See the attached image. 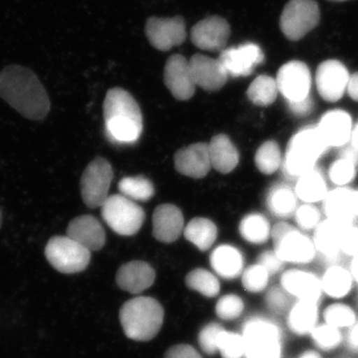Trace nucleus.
Instances as JSON below:
<instances>
[{
	"mask_svg": "<svg viewBox=\"0 0 358 358\" xmlns=\"http://www.w3.org/2000/svg\"><path fill=\"white\" fill-rule=\"evenodd\" d=\"M319 307L317 301H298L294 303L288 315V326L294 334L306 336L312 334L317 326Z\"/></svg>",
	"mask_w": 358,
	"mask_h": 358,
	"instance_id": "nucleus-28",
	"label": "nucleus"
},
{
	"mask_svg": "<svg viewBox=\"0 0 358 358\" xmlns=\"http://www.w3.org/2000/svg\"><path fill=\"white\" fill-rule=\"evenodd\" d=\"M343 159L350 160V162H353V164H357L358 166V152L357 150H355L352 147V145H348V147H343V152H341V157Z\"/></svg>",
	"mask_w": 358,
	"mask_h": 358,
	"instance_id": "nucleus-53",
	"label": "nucleus"
},
{
	"mask_svg": "<svg viewBox=\"0 0 358 358\" xmlns=\"http://www.w3.org/2000/svg\"><path fill=\"white\" fill-rule=\"evenodd\" d=\"M114 171L107 159L96 157L86 167L81 178V194L90 208L101 207L108 199Z\"/></svg>",
	"mask_w": 358,
	"mask_h": 358,
	"instance_id": "nucleus-10",
	"label": "nucleus"
},
{
	"mask_svg": "<svg viewBox=\"0 0 358 358\" xmlns=\"http://www.w3.org/2000/svg\"><path fill=\"white\" fill-rule=\"evenodd\" d=\"M310 334L317 348L327 352L338 348L343 339L339 329L327 324L315 327Z\"/></svg>",
	"mask_w": 358,
	"mask_h": 358,
	"instance_id": "nucleus-42",
	"label": "nucleus"
},
{
	"mask_svg": "<svg viewBox=\"0 0 358 358\" xmlns=\"http://www.w3.org/2000/svg\"><path fill=\"white\" fill-rule=\"evenodd\" d=\"M259 265L262 266L271 275L277 274L284 268V261L277 255V253L273 250L263 252L258 258Z\"/></svg>",
	"mask_w": 358,
	"mask_h": 358,
	"instance_id": "nucleus-47",
	"label": "nucleus"
},
{
	"mask_svg": "<svg viewBox=\"0 0 358 358\" xmlns=\"http://www.w3.org/2000/svg\"><path fill=\"white\" fill-rule=\"evenodd\" d=\"M145 33L150 43L160 51H169L185 41V21L180 16L173 18L152 17L147 21Z\"/></svg>",
	"mask_w": 358,
	"mask_h": 358,
	"instance_id": "nucleus-14",
	"label": "nucleus"
},
{
	"mask_svg": "<svg viewBox=\"0 0 358 358\" xmlns=\"http://www.w3.org/2000/svg\"><path fill=\"white\" fill-rule=\"evenodd\" d=\"M279 95L277 81L274 78L261 75L257 77L247 91L249 100L259 107H267L275 102Z\"/></svg>",
	"mask_w": 358,
	"mask_h": 358,
	"instance_id": "nucleus-34",
	"label": "nucleus"
},
{
	"mask_svg": "<svg viewBox=\"0 0 358 358\" xmlns=\"http://www.w3.org/2000/svg\"><path fill=\"white\" fill-rule=\"evenodd\" d=\"M212 169L227 174L234 171L239 164V152L234 143L226 134H217L208 143Z\"/></svg>",
	"mask_w": 358,
	"mask_h": 358,
	"instance_id": "nucleus-27",
	"label": "nucleus"
},
{
	"mask_svg": "<svg viewBox=\"0 0 358 358\" xmlns=\"http://www.w3.org/2000/svg\"><path fill=\"white\" fill-rule=\"evenodd\" d=\"M355 281L350 271L338 265L329 267L322 279V293L334 299H341L352 291V282Z\"/></svg>",
	"mask_w": 358,
	"mask_h": 358,
	"instance_id": "nucleus-31",
	"label": "nucleus"
},
{
	"mask_svg": "<svg viewBox=\"0 0 358 358\" xmlns=\"http://www.w3.org/2000/svg\"><path fill=\"white\" fill-rule=\"evenodd\" d=\"M185 284L190 289L199 292L207 298H214L220 292V282L209 271L195 268L185 278Z\"/></svg>",
	"mask_w": 358,
	"mask_h": 358,
	"instance_id": "nucleus-36",
	"label": "nucleus"
},
{
	"mask_svg": "<svg viewBox=\"0 0 358 358\" xmlns=\"http://www.w3.org/2000/svg\"><path fill=\"white\" fill-rule=\"evenodd\" d=\"M155 280L154 268L143 261H131L119 268L115 277L117 286L131 294H141L152 287Z\"/></svg>",
	"mask_w": 358,
	"mask_h": 358,
	"instance_id": "nucleus-23",
	"label": "nucleus"
},
{
	"mask_svg": "<svg viewBox=\"0 0 358 358\" xmlns=\"http://www.w3.org/2000/svg\"><path fill=\"white\" fill-rule=\"evenodd\" d=\"M341 253L345 255L357 257L358 255V227L352 225L346 229L341 244Z\"/></svg>",
	"mask_w": 358,
	"mask_h": 358,
	"instance_id": "nucleus-48",
	"label": "nucleus"
},
{
	"mask_svg": "<svg viewBox=\"0 0 358 358\" xmlns=\"http://www.w3.org/2000/svg\"><path fill=\"white\" fill-rule=\"evenodd\" d=\"M357 164L350 160L339 157L329 169V178L336 187H345L357 176Z\"/></svg>",
	"mask_w": 358,
	"mask_h": 358,
	"instance_id": "nucleus-40",
	"label": "nucleus"
},
{
	"mask_svg": "<svg viewBox=\"0 0 358 358\" xmlns=\"http://www.w3.org/2000/svg\"><path fill=\"white\" fill-rule=\"evenodd\" d=\"M352 192L350 187H336L327 192L322 200L327 218L345 225H353L355 214L353 210Z\"/></svg>",
	"mask_w": 358,
	"mask_h": 358,
	"instance_id": "nucleus-25",
	"label": "nucleus"
},
{
	"mask_svg": "<svg viewBox=\"0 0 358 358\" xmlns=\"http://www.w3.org/2000/svg\"><path fill=\"white\" fill-rule=\"evenodd\" d=\"M270 275L265 268L257 263L243 271L242 284L250 293H260L267 288Z\"/></svg>",
	"mask_w": 358,
	"mask_h": 358,
	"instance_id": "nucleus-41",
	"label": "nucleus"
},
{
	"mask_svg": "<svg viewBox=\"0 0 358 358\" xmlns=\"http://www.w3.org/2000/svg\"><path fill=\"white\" fill-rule=\"evenodd\" d=\"M152 225V234L157 241L173 243L185 231V218L176 205L162 204L155 210Z\"/></svg>",
	"mask_w": 358,
	"mask_h": 358,
	"instance_id": "nucleus-21",
	"label": "nucleus"
},
{
	"mask_svg": "<svg viewBox=\"0 0 358 358\" xmlns=\"http://www.w3.org/2000/svg\"><path fill=\"white\" fill-rule=\"evenodd\" d=\"M346 93L355 102H358V72L350 75V81H348Z\"/></svg>",
	"mask_w": 358,
	"mask_h": 358,
	"instance_id": "nucleus-51",
	"label": "nucleus"
},
{
	"mask_svg": "<svg viewBox=\"0 0 358 358\" xmlns=\"http://www.w3.org/2000/svg\"><path fill=\"white\" fill-rule=\"evenodd\" d=\"M350 74L343 63L327 60L320 63L315 73V85L320 96L326 102H338L348 89Z\"/></svg>",
	"mask_w": 358,
	"mask_h": 358,
	"instance_id": "nucleus-12",
	"label": "nucleus"
},
{
	"mask_svg": "<svg viewBox=\"0 0 358 358\" xmlns=\"http://www.w3.org/2000/svg\"><path fill=\"white\" fill-rule=\"evenodd\" d=\"M320 7L315 0H289L280 18L282 34L298 41L319 25Z\"/></svg>",
	"mask_w": 358,
	"mask_h": 358,
	"instance_id": "nucleus-9",
	"label": "nucleus"
},
{
	"mask_svg": "<svg viewBox=\"0 0 358 358\" xmlns=\"http://www.w3.org/2000/svg\"><path fill=\"white\" fill-rule=\"evenodd\" d=\"M298 196L294 188L287 185H275L268 189L266 203L268 211L275 217L287 218L298 209Z\"/></svg>",
	"mask_w": 358,
	"mask_h": 358,
	"instance_id": "nucleus-29",
	"label": "nucleus"
},
{
	"mask_svg": "<svg viewBox=\"0 0 358 358\" xmlns=\"http://www.w3.org/2000/svg\"><path fill=\"white\" fill-rule=\"evenodd\" d=\"M223 329V327L217 322H211L200 331L199 336V345L206 355H213L214 353L218 352L216 341H217L218 334Z\"/></svg>",
	"mask_w": 358,
	"mask_h": 358,
	"instance_id": "nucleus-45",
	"label": "nucleus"
},
{
	"mask_svg": "<svg viewBox=\"0 0 358 358\" xmlns=\"http://www.w3.org/2000/svg\"><path fill=\"white\" fill-rule=\"evenodd\" d=\"M300 358H322L319 353L315 352H307L303 353Z\"/></svg>",
	"mask_w": 358,
	"mask_h": 358,
	"instance_id": "nucleus-57",
	"label": "nucleus"
},
{
	"mask_svg": "<svg viewBox=\"0 0 358 358\" xmlns=\"http://www.w3.org/2000/svg\"><path fill=\"white\" fill-rule=\"evenodd\" d=\"M0 98L32 121H41L50 112L43 84L33 71L23 66L9 65L0 71Z\"/></svg>",
	"mask_w": 358,
	"mask_h": 358,
	"instance_id": "nucleus-1",
	"label": "nucleus"
},
{
	"mask_svg": "<svg viewBox=\"0 0 358 358\" xmlns=\"http://www.w3.org/2000/svg\"><path fill=\"white\" fill-rule=\"evenodd\" d=\"M218 59L229 77H247L254 72L257 66L262 64L265 55L259 45L245 43L224 49Z\"/></svg>",
	"mask_w": 358,
	"mask_h": 358,
	"instance_id": "nucleus-13",
	"label": "nucleus"
},
{
	"mask_svg": "<svg viewBox=\"0 0 358 358\" xmlns=\"http://www.w3.org/2000/svg\"><path fill=\"white\" fill-rule=\"evenodd\" d=\"M279 93L287 103H296L310 98L312 89V74L306 63L289 61L278 71L277 78Z\"/></svg>",
	"mask_w": 358,
	"mask_h": 358,
	"instance_id": "nucleus-11",
	"label": "nucleus"
},
{
	"mask_svg": "<svg viewBox=\"0 0 358 358\" xmlns=\"http://www.w3.org/2000/svg\"><path fill=\"white\" fill-rule=\"evenodd\" d=\"M350 145L358 152V122L353 126L352 138H350Z\"/></svg>",
	"mask_w": 358,
	"mask_h": 358,
	"instance_id": "nucleus-54",
	"label": "nucleus"
},
{
	"mask_svg": "<svg viewBox=\"0 0 358 358\" xmlns=\"http://www.w3.org/2000/svg\"><path fill=\"white\" fill-rule=\"evenodd\" d=\"M268 307L275 313H282L289 305L288 294L282 287H273L266 294Z\"/></svg>",
	"mask_w": 358,
	"mask_h": 358,
	"instance_id": "nucleus-46",
	"label": "nucleus"
},
{
	"mask_svg": "<svg viewBox=\"0 0 358 358\" xmlns=\"http://www.w3.org/2000/svg\"><path fill=\"white\" fill-rule=\"evenodd\" d=\"M244 338L246 358H281L282 336L274 322L262 317H253L245 324Z\"/></svg>",
	"mask_w": 358,
	"mask_h": 358,
	"instance_id": "nucleus-5",
	"label": "nucleus"
},
{
	"mask_svg": "<svg viewBox=\"0 0 358 358\" xmlns=\"http://www.w3.org/2000/svg\"><path fill=\"white\" fill-rule=\"evenodd\" d=\"M255 164L261 173L266 176L275 173L282 164L279 145L275 141H267L262 143L257 150Z\"/></svg>",
	"mask_w": 358,
	"mask_h": 358,
	"instance_id": "nucleus-35",
	"label": "nucleus"
},
{
	"mask_svg": "<svg viewBox=\"0 0 358 358\" xmlns=\"http://www.w3.org/2000/svg\"><path fill=\"white\" fill-rule=\"evenodd\" d=\"M288 106L289 110H291L294 115H298V117H305V115L312 112L313 102L312 98L310 96V98L301 101V102L289 103Z\"/></svg>",
	"mask_w": 358,
	"mask_h": 358,
	"instance_id": "nucleus-50",
	"label": "nucleus"
},
{
	"mask_svg": "<svg viewBox=\"0 0 358 358\" xmlns=\"http://www.w3.org/2000/svg\"><path fill=\"white\" fill-rule=\"evenodd\" d=\"M281 287L298 301H319L322 294L320 279L317 275L296 268L286 271L282 275Z\"/></svg>",
	"mask_w": 358,
	"mask_h": 358,
	"instance_id": "nucleus-22",
	"label": "nucleus"
},
{
	"mask_svg": "<svg viewBox=\"0 0 358 358\" xmlns=\"http://www.w3.org/2000/svg\"><path fill=\"white\" fill-rule=\"evenodd\" d=\"M350 273H352L353 280L358 284V255L352 258V267H350Z\"/></svg>",
	"mask_w": 358,
	"mask_h": 358,
	"instance_id": "nucleus-55",
	"label": "nucleus"
},
{
	"mask_svg": "<svg viewBox=\"0 0 358 358\" xmlns=\"http://www.w3.org/2000/svg\"><path fill=\"white\" fill-rule=\"evenodd\" d=\"M101 213L110 229L122 236H133L145 222L140 205L122 194L110 195L101 206Z\"/></svg>",
	"mask_w": 358,
	"mask_h": 358,
	"instance_id": "nucleus-7",
	"label": "nucleus"
},
{
	"mask_svg": "<svg viewBox=\"0 0 358 358\" xmlns=\"http://www.w3.org/2000/svg\"><path fill=\"white\" fill-rule=\"evenodd\" d=\"M106 134L112 143L131 145L143 133V115L134 96L124 89H110L103 102Z\"/></svg>",
	"mask_w": 358,
	"mask_h": 358,
	"instance_id": "nucleus-2",
	"label": "nucleus"
},
{
	"mask_svg": "<svg viewBox=\"0 0 358 358\" xmlns=\"http://www.w3.org/2000/svg\"><path fill=\"white\" fill-rule=\"evenodd\" d=\"M45 256L52 267L63 274L83 272L91 261V251L68 236L52 237Z\"/></svg>",
	"mask_w": 358,
	"mask_h": 358,
	"instance_id": "nucleus-8",
	"label": "nucleus"
},
{
	"mask_svg": "<svg viewBox=\"0 0 358 358\" xmlns=\"http://www.w3.org/2000/svg\"><path fill=\"white\" fill-rule=\"evenodd\" d=\"M352 117L343 110H331L320 117L317 131L329 148H343L350 143L353 129Z\"/></svg>",
	"mask_w": 358,
	"mask_h": 358,
	"instance_id": "nucleus-17",
	"label": "nucleus"
},
{
	"mask_svg": "<svg viewBox=\"0 0 358 358\" xmlns=\"http://www.w3.org/2000/svg\"><path fill=\"white\" fill-rule=\"evenodd\" d=\"M352 226V225H350ZM348 225L327 219L315 228L313 244L327 263L336 265L341 254V244Z\"/></svg>",
	"mask_w": 358,
	"mask_h": 358,
	"instance_id": "nucleus-19",
	"label": "nucleus"
},
{
	"mask_svg": "<svg viewBox=\"0 0 358 358\" xmlns=\"http://www.w3.org/2000/svg\"><path fill=\"white\" fill-rule=\"evenodd\" d=\"M271 238L274 242V251L285 263L308 264L312 262L317 254L313 239L291 224H275Z\"/></svg>",
	"mask_w": 358,
	"mask_h": 358,
	"instance_id": "nucleus-6",
	"label": "nucleus"
},
{
	"mask_svg": "<svg viewBox=\"0 0 358 358\" xmlns=\"http://www.w3.org/2000/svg\"><path fill=\"white\" fill-rule=\"evenodd\" d=\"M329 1L343 2V1H346V0H329Z\"/></svg>",
	"mask_w": 358,
	"mask_h": 358,
	"instance_id": "nucleus-59",
	"label": "nucleus"
},
{
	"mask_svg": "<svg viewBox=\"0 0 358 358\" xmlns=\"http://www.w3.org/2000/svg\"><path fill=\"white\" fill-rule=\"evenodd\" d=\"M324 324L338 329L352 327L357 322L355 313L345 303H334L327 307L324 312Z\"/></svg>",
	"mask_w": 358,
	"mask_h": 358,
	"instance_id": "nucleus-38",
	"label": "nucleus"
},
{
	"mask_svg": "<svg viewBox=\"0 0 358 358\" xmlns=\"http://www.w3.org/2000/svg\"><path fill=\"white\" fill-rule=\"evenodd\" d=\"M164 358H202L194 348L188 345H178L169 348Z\"/></svg>",
	"mask_w": 358,
	"mask_h": 358,
	"instance_id": "nucleus-49",
	"label": "nucleus"
},
{
	"mask_svg": "<svg viewBox=\"0 0 358 358\" xmlns=\"http://www.w3.org/2000/svg\"><path fill=\"white\" fill-rule=\"evenodd\" d=\"M216 346L223 358H242L244 357L245 345L242 334L223 329L218 334Z\"/></svg>",
	"mask_w": 358,
	"mask_h": 358,
	"instance_id": "nucleus-39",
	"label": "nucleus"
},
{
	"mask_svg": "<svg viewBox=\"0 0 358 358\" xmlns=\"http://www.w3.org/2000/svg\"><path fill=\"white\" fill-rule=\"evenodd\" d=\"M348 343L352 350L358 352V322H355V324L350 327V331L348 336Z\"/></svg>",
	"mask_w": 358,
	"mask_h": 358,
	"instance_id": "nucleus-52",
	"label": "nucleus"
},
{
	"mask_svg": "<svg viewBox=\"0 0 358 358\" xmlns=\"http://www.w3.org/2000/svg\"><path fill=\"white\" fill-rule=\"evenodd\" d=\"M353 210H355V217H358V189L352 192Z\"/></svg>",
	"mask_w": 358,
	"mask_h": 358,
	"instance_id": "nucleus-56",
	"label": "nucleus"
},
{
	"mask_svg": "<svg viewBox=\"0 0 358 358\" xmlns=\"http://www.w3.org/2000/svg\"><path fill=\"white\" fill-rule=\"evenodd\" d=\"M239 232L247 242L252 244H263L267 242L272 233V227L268 219L260 213H251L242 219Z\"/></svg>",
	"mask_w": 358,
	"mask_h": 358,
	"instance_id": "nucleus-33",
	"label": "nucleus"
},
{
	"mask_svg": "<svg viewBox=\"0 0 358 358\" xmlns=\"http://www.w3.org/2000/svg\"><path fill=\"white\" fill-rule=\"evenodd\" d=\"M329 148L317 127L301 129L289 141L282 159L284 173L289 178L298 179L303 174L315 169L317 162Z\"/></svg>",
	"mask_w": 358,
	"mask_h": 358,
	"instance_id": "nucleus-4",
	"label": "nucleus"
},
{
	"mask_svg": "<svg viewBox=\"0 0 358 358\" xmlns=\"http://www.w3.org/2000/svg\"><path fill=\"white\" fill-rule=\"evenodd\" d=\"M67 236L91 252L99 251L106 243V233L102 224L92 215L73 219L67 228Z\"/></svg>",
	"mask_w": 358,
	"mask_h": 358,
	"instance_id": "nucleus-24",
	"label": "nucleus"
},
{
	"mask_svg": "<svg viewBox=\"0 0 358 358\" xmlns=\"http://www.w3.org/2000/svg\"><path fill=\"white\" fill-rule=\"evenodd\" d=\"M210 264L212 268L221 278L234 280L243 273L244 257L235 247L220 245L212 252Z\"/></svg>",
	"mask_w": 358,
	"mask_h": 358,
	"instance_id": "nucleus-26",
	"label": "nucleus"
},
{
	"mask_svg": "<svg viewBox=\"0 0 358 358\" xmlns=\"http://www.w3.org/2000/svg\"><path fill=\"white\" fill-rule=\"evenodd\" d=\"M189 65L195 86L204 91H219L227 83L229 75L219 59L195 54Z\"/></svg>",
	"mask_w": 358,
	"mask_h": 358,
	"instance_id": "nucleus-18",
	"label": "nucleus"
},
{
	"mask_svg": "<svg viewBox=\"0 0 358 358\" xmlns=\"http://www.w3.org/2000/svg\"><path fill=\"white\" fill-rule=\"evenodd\" d=\"M298 199L303 203L315 204L322 201L327 194V185L324 174L317 169L303 174L296 179L294 188Z\"/></svg>",
	"mask_w": 358,
	"mask_h": 358,
	"instance_id": "nucleus-30",
	"label": "nucleus"
},
{
	"mask_svg": "<svg viewBox=\"0 0 358 358\" xmlns=\"http://www.w3.org/2000/svg\"><path fill=\"white\" fill-rule=\"evenodd\" d=\"M2 225V212L0 210V228H1Z\"/></svg>",
	"mask_w": 358,
	"mask_h": 358,
	"instance_id": "nucleus-58",
	"label": "nucleus"
},
{
	"mask_svg": "<svg viewBox=\"0 0 358 358\" xmlns=\"http://www.w3.org/2000/svg\"><path fill=\"white\" fill-rule=\"evenodd\" d=\"M164 84L174 98L179 101H187L195 93L189 62L180 54L171 56L164 67Z\"/></svg>",
	"mask_w": 358,
	"mask_h": 358,
	"instance_id": "nucleus-16",
	"label": "nucleus"
},
{
	"mask_svg": "<svg viewBox=\"0 0 358 358\" xmlns=\"http://www.w3.org/2000/svg\"><path fill=\"white\" fill-rule=\"evenodd\" d=\"M121 194L133 201H148L155 195V186L152 181L143 176L122 178L119 183Z\"/></svg>",
	"mask_w": 358,
	"mask_h": 358,
	"instance_id": "nucleus-37",
	"label": "nucleus"
},
{
	"mask_svg": "<svg viewBox=\"0 0 358 358\" xmlns=\"http://www.w3.org/2000/svg\"><path fill=\"white\" fill-rule=\"evenodd\" d=\"M176 171L192 178H203L212 169L208 143H197L181 148L174 157Z\"/></svg>",
	"mask_w": 358,
	"mask_h": 358,
	"instance_id": "nucleus-20",
	"label": "nucleus"
},
{
	"mask_svg": "<svg viewBox=\"0 0 358 358\" xmlns=\"http://www.w3.org/2000/svg\"><path fill=\"white\" fill-rule=\"evenodd\" d=\"M164 319L162 306L148 296L131 299L120 310V322L124 334L136 341L155 338L162 329Z\"/></svg>",
	"mask_w": 358,
	"mask_h": 358,
	"instance_id": "nucleus-3",
	"label": "nucleus"
},
{
	"mask_svg": "<svg viewBox=\"0 0 358 358\" xmlns=\"http://www.w3.org/2000/svg\"><path fill=\"white\" fill-rule=\"evenodd\" d=\"M218 236L217 226L207 218L192 219L185 228V237L200 251H207L215 243Z\"/></svg>",
	"mask_w": 358,
	"mask_h": 358,
	"instance_id": "nucleus-32",
	"label": "nucleus"
},
{
	"mask_svg": "<svg viewBox=\"0 0 358 358\" xmlns=\"http://www.w3.org/2000/svg\"><path fill=\"white\" fill-rule=\"evenodd\" d=\"M294 219L301 230H315L322 222L320 211L313 204L303 203L294 212Z\"/></svg>",
	"mask_w": 358,
	"mask_h": 358,
	"instance_id": "nucleus-44",
	"label": "nucleus"
},
{
	"mask_svg": "<svg viewBox=\"0 0 358 358\" xmlns=\"http://www.w3.org/2000/svg\"><path fill=\"white\" fill-rule=\"evenodd\" d=\"M216 315L221 320H232L237 319L244 310V303L240 296L229 294L223 296L218 301L215 308Z\"/></svg>",
	"mask_w": 358,
	"mask_h": 358,
	"instance_id": "nucleus-43",
	"label": "nucleus"
},
{
	"mask_svg": "<svg viewBox=\"0 0 358 358\" xmlns=\"http://www.w3.org/2000/svg\"><path fill=\"white\" fill-rule=\"evenodd\" d=\"M230 25L227 20L219 16H210L193 26V44L202 50L223 51L230 37Z\"/></svg>",
	"mask_w": 358,
	"mask_h": 358,
	"instance_id": "nucleus-15",
	"label": "nucleus"
}]
</instances>
